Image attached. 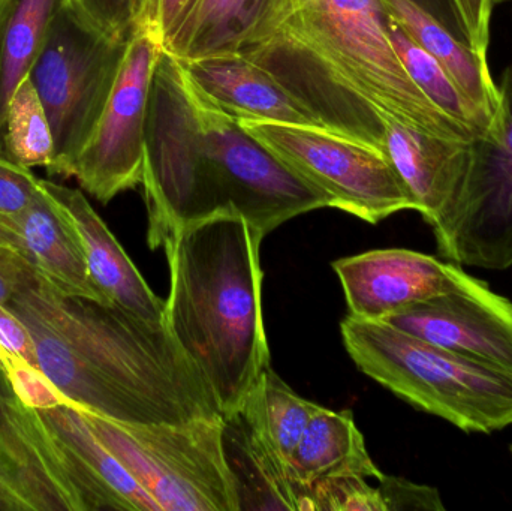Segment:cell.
Wrapping results in <instances>:
<instances>
[{
	"instance_id": "1",
	"label": "cell",
	"mask_w": 512,
	"mask_h": 511,
	"mask_svg": "<svg viewBox=\"0 0 512 511\" xmlns=\"http://www.w3.org/2000/svg\"><path fill=\"white\" fill-rule=\"evenodd\" d=\"M381 0H265L239 53L273 75L331 131L385 150L384 119L474 140L409 77Z\"/></svg>"
},
{
	"instance_id": "2",
	"label": "cell",
	"mask_w": 512,
	"mask_h": 511,
	"mask_svg": "<svg viewBox=\"0 0 512 511\" xmlns=\"http://www.w3.org/2000/svg\"><path fill=\"white\" fill-rule=\"evenodd\" d=\"M6 306L26 324L42 374L68 404L135 425L222 417L209 381L164 323L66 293L41 273Z\"/></svg>"
},
{
	"instance_id": "3",
	"label": "cell",
	"mask_w": 512,
	"mask_h": 511,
	"mask_svg": "<svg viewBox=\"0 0 512 511\" xmlns=\"http://www.w3.org/2000/svg\"><path fill=\"white\" fill-rule=\"evenodd\" d=\"M261 231L219 216L174 231L164 248L170 293L164 324L209 381L222 417L270 366L262 320Z\"/></svg>"
},
{
	"instance_id": "4",
	"label": "cell",
	"mask_w": 512,
	"mask_h": 511,
	"mask_svg": "<svg viewBox=\"0 0 512 511\" xmlns=\"http://www.w3.org/2000/svg\"><path fill=\"white\" fill-rule=\"evenodd\" d=\"M340 332L358 369L412 407L463 432L492 434L512 425V375L385 321L348 315Z\"/></svg>"
},
{
	"instance_id": "5",
	"label": "cell",
	"mask_w": 512,
	"mask_h": 511,
	"mask_svg": "<svg viewBox=\"0 0 512 511\" xmlns=\"http://www.w3.org/2000/svg\"><path fill=\"white\" fill-rule=\"evenodd\" d=\"M183 68V66H182ZM186 93L200 123L206 165L185 225L242 216L264 236L289 219L330 207L321 192L292 173L186 74Z\"/></svg>"
},
{
	"instance_id": "6",
	"label": "cell",
	"mask_w": 512,
	"mask_h": 511,
	"mask_svg": "<svg viewBox=\"0 0 512 511\" xmlns=\"http://www.w3.org/2000/svg\"><path fill=\"white\" fill-rule=\"evenodd\" d=\"M80 411L93 434L159 510L240 511L225 456L224 417L135 425Z\"/></svg>"
},
{
	"instance_id": "7",
	"label": "cell",
	"mask_w": 512,
	"mask_h": 511,
	"mask_svg": "<svg viewBox=\"0 0 512 511\" xmlns=\"http://www.w3.org/2000/svg\"><path fill=\"white\" fill-rule=\"evenodd\" d=\"M129 39L93 26L65 0L29 72L54 140L51 176L69 177L110 98Z\"/></svg>"
},
{
	"instance_id": "8",
	"label": "cell",
	"mask_w": 512,
	"mask_h": 511,
	"mask_svg": "<svg viewBox=\"0 0 512 511\" xmlns=\"http://www.w3.org/2000/svg\"><path fill=\"white\" fill-rule=\"evenodd\" d=\"M240 123L292 173L325 195L334 209L369 224L415 210L393 162L372 144L321 126Z\"/></svg>"
},
{
	"instance_id": "9",
	"label": "cell",
	"mask_w": 512,
	"mask_h": 511,
	"mask_svg": "<svg viewBox=\"0 0 512 511\" xmlns=\"http://www.w3.org/2000/svg\"><path fill=\"white\" fill-rule=\"evenodd\" d=\"M489 129L471 140V162L459 198L433 227L438 251L457 266L512 267V65L498 84Z\"/></svg>"
},
{
	"instance_id": "10",
	"label": "cell",
	"mask_w": 512,
	"mask_h": 511,
	"mask_svg": "<svg viewBox=\"0 0 512 511\" xmlns=\"http://www.w3.org/2000/svg\"><path fill=\"white\" fill-rule=\"evenodd\" d=\"M162 51L150 26L131 36L110 98L72 165L69 177L101 203L143 182L150 89Z\"/></svg>"
},
{
	"instance_id": "11",
	"label": "cell",
	"mask_w": 512,
	"mask_h": 511,
	"mask_svg": "<svg viewBox=\"0 0 512 511\" xmlns=\"http://www.w3.org/2000/svg\"><path fill=\"white\" fill-rule=\"evenodd\" d=\"M0 456L30 511H126L0 371Z\"/></svg>"
},
{
	"instance_id": "12",
	"label": "cell",
	"mask_w": 512,
	"mask_h": 511,
	"mask_svg": "<svg viewBox=\"0 0 512 511\" xmlns=\"http://www.w3.org/2000/svg\"><path fill=\"white\" fill-rule=\"evenodd\" d=\"M385 323L512 375V303L469 275L459 287L403 309Z\"/></svg>"
},
{
	"instance_id": "13",
	"label": "cell",
	"mask_w": 512,
	"mask_h": 511,
	"mask_svg": "<svg viewBox=\"0 0 512 511\" xmlns=\"http://www.w3.org/2000/svg\"><path fill=\"white\" fill-rule=\"evenodd\" d=\"M333 270L349 315L384 321L391 315L459 287L468 273L454 263L409 249H375L340 258Z\"/></svg>"
},
{
	"instance_id": "14",
	"label": "cell",
	"mask_w": 512,
	"mask_h": 511,
	"mask_svg": "<svg viewBox=\"0 0 512 511\" xmlns=\"http://www.w3.org/2000/svg\"><path fill=\"white\" fill-rule=\"evenodd\" d=\"M0 246L23 257L60 290L107 303L90 279L77 225L44 186L20 213L0 215Z\"/></svg>"
},
{
	"instance_id": "15",
	"label": "cell",
	"mask_w": 512,
	"mask_h": 511,
	"mask_svg": "<svg viewBox=\"0 0 512 511\" xmlns=\"http://www.w3.org/2000/svg\"><path fill=\"white\" fill-rule=\"evenodd\" d=\"M224 450L242 510L309 511V483L295 479L265 431L252 396L224 417Z\"/></svg>"
},
{
	"instance_id": "16",
	"label": "cell",
	"mask_w": 512,
	"mask_h": 511,
	"mask_svg": "<svg viewBox=\"0 0 512 511\" xmlns=\"http://www.w3.org/2000/svg\"><path fill=\"white\" fill-rule=\"evenodd\" d=\"M385 150L415 212L436 227L459 198L471 162V141L427 135L393 119H384Z\"/></svg>"
},
{
	"instance_id": "17",
	"label": "cell",
	"mask_w": 512,
	"mask_h": 511,
	"mask_svg": "<svg viewBox=\"0 0 512 511\" xmlns=\"http://www.w3.org/2000/svg\"><path fill=\"white\" fill-rule=\"evenodd\" d=\"M179 62L206 95L237 119L327 128L315 111L239 51Z\"/></svg>"
},
{
	"instance_id": "18",
	"label": "cell",
	"mask_w": 512,
	"mask_h": 511,
	"mask_svg": "<svg viewBox=\"0 0 512 511\" xmlns=\"http://www.w3.org/2000/svg\"><path fill=\"white\" fill-rule=\"evenodd\" d=\"M45 191L59 201L77 225L86 252L90 279L105 302L153 323H164L165 300L159 299L138 272L119 240L95 212L83 192L42 180Z\"/></svg>"
},
{
	"instance_id": "19",
	"label": "cell",
	"mask_w": 512,
	"mask_h": 511,
	"mask_svg": "<svg viewBox=\"0 0 512 511\" xmlns=\"http://www.w3.org/2000/svg\"><path fill=\"white\" fill-rule=\"evenodd\" d=\"M385 11L433 59L438 60L466 96L492 117L499 89L490 72L489 57L480 56L441 21L414 0H381Z\"/></svg>"
},
{
	"instance_id": "20",
	"label": "cell",
	"mask_w": 512,
	"mask_h": 511,
	"mask_svg": "<svg viewBox=\"0 0 512 511\" xmlns=\"http://www.w3.org/2000/svg\"><path fill=\"white\" fill-rule=\"evenodd\" d=\"M295 479L304 483L328 477L381 480L382 471L367 452L352 411L321 408L288 458Z\"/></svg>"
},
{
	"instance_id": "21",
	"label": "cell",
	"mask_w": 512,
	"mask_h": 511,
	"mask_svg": "<svg viewBox=\"0 0 512 511\" xmlns=\"http://www.w3.org/2000/svg\"><path fill=\"white\" fill-rule=\"evenodd\" d=\"M265 0H192L162 47L176 59L236 53Z\"/></svg>"
},
{
	"instance_id": "22",
	"label": "cell",
	"mask_w": 512,
	"mask_h": 511,
	"mask_svg": "<svg viewBox=\"0 0 512 511\" xmlns=\"http://www.w3.org/2000/svg\"><path fill=\"white\" fill-rule=\"evenodd\" d=\"M65 0H0V155L5 117L15 89L41 51L45 33Z\"/></svg>"
},
{
	"instance_id": "23",
	"label": "cell",
	"mask_w": 512,
	"mask_h": 511,
	"mask_svg": "<svg viewBox=\"0 0 512 511\" xmlns=\"http://www.w3.org/2000/svg\"><path fill=\"white\" fill-rule=\"evenodd\" d=\"M36 410L54 434L74 450L90 473L122 501L126 511H161L158 504L114 458L113 453L93 434L77 407L59 404Z\"/></svg>"
},
{
	"instance_id": "24",
	"label": "cell",
	"mask_w": 512,
	"mask_h": 511,
	"mask_svg": "<svg viewBox=\"0 0 512 511\" xmlns=\"http://www.w3.org/2000/svg\"><path fill=\"white\" fill-rule=\"evenodd\" d=\"M390 17V15H388ZM388 32L397 56L402 60L409 77L420 87L421 92L435 104L445 116L480 137L489 129L492 117L487 116L457 86L447 69L424 51L411 36L390 18Z\"/></svg>"
},
{
	"instance_id": "25",
	"label": "cell",
	"mask_w": 512,
	"mask_h": 511,
	"mask_svg": "<svg viewBox=\"0 0 512 511\" xmlns=\"http://www.w3.org/2000/svg\"><path fill=\"white\" fill-rule=\"evenodd\" d=\"M0 371L29 407L68 404L42 374L35 342L26 324L5 305H0Z\"/></svg>"
},
{
	"instance_id": "26",
	"label": "cell",
	"mask_w": 512,
	"mask_h": 511,
	"mask_svg": "<svg viewBox=\"0 0 512 511\" xmlns=\"http://www.w3.org/2000/svg\"><path fill=\"white\" fill-rule=\"evenodd\" d=\"M3 156L23 167L48 168L54 161V140L44 105L29 77L15 89L5 117Z\"/></svg>"
},
{
	"instance_id": "27",
	"label": "cell",
	"mask_w": 512,
	"mask_h": 511,
	"mask_svg": "<svg viewBox=\"0 0 512 511\" xmlns=\"http://www.w3.org/2000/svg\"><path fill=\"white\" fill-rule=\"evenodd\" d=\"M249 395L255 401L265 431L288 461L322 407L298 396L270 366L261 372Z\"/></svg>"
},
{
	"instance_id": "28",
	"label": "cell",
	"mask_w": 512,
	"mask_h": 511,
	"mask_svg": "<svg viewBox=\"0 0 512 511\" xmlns=\"http://www.w3.org/2000/svg\"><path fill=\"white\" fill-rule=\"evenodd\" d=\"M71 3L93 26L113 38L131 39L143 27H155L158 0H71Z\"/></svg>"
},
{
	"instance_id": "29",
	"label": "cell",
	"mask_w": 512,
	"mask_h": 511,
	"mask_svg": "<svg viewBox=\"0 0 512 511\" xmlns=\"http://www.w3.org/2000/svg\"><path fill=\"white\" fill-rule=\"evenodd\" d=\"M312 511H387L379 488L363 477H328L309 483Z\"/></svg>"
},
{
	"instance_id": "30",
	"label": "cell",
	"mask_w": 512,
	"mask_h": 511,
	"mask_svg": "<svg viewBox=\"0 0 512 511\" xmlns=\"http://www.w3.org/2000/svg\"><path fill=\"white\" fill-rule=\"evenodd\" d=\"M511 0H448L463 41L480 56H489L493 12Z\"/></svg>"
},
{
	"instance_id": "31",
	"label": "cell",
	"mask_w": 512,
	"mask_h": 511,
	"mask_svg": "<svg viewBox=\"0 0 512 511\" xmlns=\"http://www.w3.org/2000/svg\"><path fill=\"white\" fill-rule=\"evenodd\" d=\"M41 192V179L30 168L0 155V215H15L26 209Z\"/></svg>"
},
{
	"instance_id": "32",
	"label": "cell",
	"mask_w": 512,
	"mask_h": 511,
	"mask_svg": "<svg viewBox=\"0 0 512 511\" xmlns=\"http://www.w3.org/2000/svg\"><path fill=\"white\" fill-rule=\"evenodd\" d=\"M379 491L387 511L445 510L438 489L417 485L402 477L382 476Z\"/></svg>"
},
{
	"instance_id": "33",
	"label": "cell",
	"mask_w": 512,
	"mask_h": 511,
	"mask_svg": "<svg viewBox=\"0 0 512 511\" xmlns=\"http://www.w3.org/2000/svg\"><path fill=\"white\" fill-rule=\"evenodd\" d=\"M36 270L11 249L0 246V305H9L11 300L32 282Z\"/></svg>"
},
{
	"instance_id": "34",
	"label": "cell",
	"mask_w": 512,
	"mask_h": 511,
	"mask_svg": "<svg viewBox=\"0 0 512 511\" xmlns=\"http://www.w3.org/2000/svg\"><path fill=\"white\" fill-rule=\"evenodd\" d=\"M191 2L192 0H158L153 29L161 36L162 42L170 35L171 30L174 29Z\"/></svg>"
},
{
	"instance_id": "35",
	"label": "cell",
	"mask_w": 512,
	"mask_h": 511,
	"mask_svg": "<svg viewBox=\"0 0 512 511\" xmlns=\"http://www.w3.org/2000/svg\"><path fill=\"white\" fill-rule=\"evenodd\" d=\"M0 511H30L15 489L0 456Z\"/></svg>"
},
{
	"instance_id": "36",
	"label": "cell",
	"mask_w": 512,
	"mask_h": 511,
	"mask_svg": "<svg viewBox=\"0 0 512 511\" xmlns=\"http://www.w3.org/2000/svg\"><path fill=\"white\" fill-rule=\"evenodd\" d=\"M421 8L426 9L429 14H432L436 20L441 21L447 29H450L457 38L462 39L459 27H457L456 18H454L453 11H451L450 3L448 0H414ZM463 41V39H462ZM465 42V41H463Z\"/></svg>"
},
{
	"instance_id": "37",
	"label": "cell",
	"mask_w": 512,
	"mask_h": 511,
	"mask_svg": "<svg viewBox=\"0 0 512 511\" xmlns=\"http://www.w3.org/2000/svg\"><path fill=\"white\" fill-rule=\"evenodd\" d=\"M511 450H512V447H511Z\"/></svg>"
}]
</instances>
